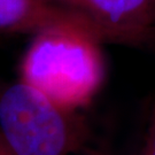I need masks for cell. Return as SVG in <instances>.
I'll return each instance as SVG.
<instances>
[{"mask_svg":"<svg viewBox=\"0 0 155 155\" xmlns=\"http://www.w3.org/2000/svg\"><path fill=\"white\" fill-rule=\"evenodd\" d=\"M104 43L81 29L54 28L32 36L20 81L71 113L89 106L106 76Z\"/></svg>","mask_w":155,"mask_h":155,"instance_id":"obj_1","label":"cell"},{"mask_svg":"<svg viewBox=\"0 0 155 155\" xmlns=\"http://www.w3.org/2000/svg\"><path fill=\"white\" fill-rule=\"evenodd\" d=\"M0 131L16 155H71L85 138L77 113L22 81L0 93Z\"/></svg>","mask_w":155,"mask_h":155,"instance_id":"obj_2","label":"cell"},{"mask_svg":"<svg viewBox=\"0 0 155 155\" xmlns=\"http://www.w3.org/2000/svg\"><path fill=\"white\" fill-rule=\"evenodd\" d=\"M84 14L108 33L111 44L155 47V0H52Z\"/></svg>","mask_w":155,"mask_h":155,"instance_id":"obj_3","label":"cell"},{"mask_svg":"<svg viewBox=\"0 0 155 155\" xmlns=\"http://www.w3.org/2000/svg\"><path fill=\"white\" fill-rule=\"evenodd\" d=\"M54 28L81 29L104 44L111 40L84 14L52 0H0V33L35 36Z\"/></svg>","mask_w":155,"mask_h":155,"instance_id":"obj_4","label":"cell"},{"mask_svg":"<svg viewBox=\"0 0 155 155\" xmlns=\"http://www.w3.org/2000/svg\"><path fill=\"white\" fill-rule=\"evenodd\" d=\"M134 155H155V107L150 114L140 145Z\"/></svg>","mask_w":155,"mask_h":155,"instance_id":"obj_5","label":"cell"},{"mask_svg":"<svg viewBox=\"0 0 155 155\" xmlns=\"http://www.w3.org/2000/svg\"><path fill=\"white\" fill-rule=\"evenodd\" d=\"M0 155H16L11 148V146L8 145V143L6 141L1 131H0Z\"/></svg>","mask_w":155,"mask_h":155,"instance_id":"obj_6","label":"cell"}]
</instances>
